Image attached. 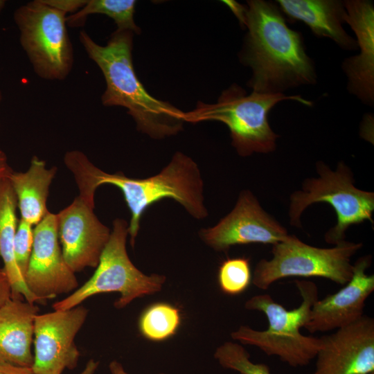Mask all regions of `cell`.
Segmentation results:
<instances>
[{"label":"cell","mask_w":374,"mask_h":374,"mask_svg":"<svg viewBox=\"0 0 374 374\" xmlns=\"http://www.w3.org/2000/svg\"><path fill=\"white\" fill-rule=\"evenodd\" d=\"M64 162L75 178L78 196L91 206L94 207V195L99 186L111 184L121 190L130 213L128 235L132 247L145 210L162 199H174L196 220L208 215L199 166L183 152H176L158 174L143 179L128 177L121 172H105L79 150L66 152Z\"/></svg>","instance_id":"1"},{"label":"cell","mask_w":374,"mask_h":374,"mask_svg":"<svg viewBox=\"0 0 374 374\" xmlns=\"http://www.w3.org/2000/svg\"><path fill=\"white\" fill-rule=\"evenodd\" d=\"M246 33L238 57L251 71L247 86L260 93H283L314 84L317 75L301 33L290 28L276 3L247 1Z\"/></svg>","instance_id":"2"},{"label":"cell","mask_w":374,"mask_h":374,"mask_svg":"<svg viewBox=\"0 0 374 374\" xmlns=\"http://www.w3.org/2000/svg\"><path fill=\"white\" fill-rule=\"evenodd\" d=\"M134 33L116 30L105 45L96 42L85 31L79 41L105 80L101 96L105 107H123L139 132L154 139L177 135L184 129L185 112L168 101L152 96L139 79L133 64Z\"/></svg>","instance_id":"3"},{"label":"cell","mask_w":374,"mask_h":374,"mask_svg":"<svg viewBox=\"0 0 374 374\" xmlns=\"http://www.w3.org/2000/svg\"><path fill=\"white\" fill-rule=\"evenodd\" d=\"M302 302L296 308L287 310L267 294L248 299L244 307L262 312L268 328L257 330L247 326L232 332L231 338L242 344L258 347L266 355L277 356L292 367L305 366L317 355L321 346V337L305 336L300 332L308 323L311 308L319 299L317 285L310 280H295Z\"/></svg>","instance_id":"4"},{"label":"cell","mask_w":374,"mask_h":374,"mask_svg":"<svg viewBox=\"0 0 374 374\" xmlns=\"http://www.w3.org/2000/svg\"><path fill=\"white\" fill-rule=\"evenodd\" d=\"M284 100L312 105V102L301 96L254 91L247 94L240 85L233 84L221 93L216 103L197 102L193 110L185 112V121L191 123L212 121L224 123L230 132L233 147L241 157L270 153L276 148L278 135L270 127L268 114Z\"/></svg>","instance_id":"5"},{"label":"cell","mask_w":374,"mask_h":374,"mask_svg":"<svg viewBox=\"0 0 374 374\" xmlns=\"http://www.w3.org/2000/svg\"><path fill=\"white\" fill-rule=\"evenodd\" d=\"M318 177L304 180L302 188L290 195L288 215L292 226L301 227L303 212L314 203L330 204L337 215V224L324 236L327 243L337 244L344 240L347 229L353 224L369 221L373 224L374 193L357 188L353 173L344 162L335 170L323 161L316 163Z\"/></svg>","instance_id":"6"},{"label":"cell","mask_w":374,"mask_h":374,"mask_svg":"<svg viewBox=\"0 0 374 374\" xmlns=\"http://www.w3.org/2000/svg\"><path fill=\"white\" fill-rule=\"evenodd\" d=\"M128 223L122 218L113 221L110 237L93 276L69 296L53 303L55 310H64L80 305L96 294L118 292L115 308L121 309L135 299L155 294L166 281L163 275H146L130 259L126 242Z\"/></svg>","instance_id":"7"},{"label":"cell","mask_w":374,"mask_h":374,"mask_svg":"<svg viewBox=\"0 0 374 374\" xmlns=\"http://www.w3.org/2000/svg\"><path fill=\"white\" fill-rule=\"evenodd\" d=\"M362 247L361 242L344 240L333 247L320 248L288 235L272 245L270 260L257 263L251 282L262 290L278 280L293 276L321 277L344 285L353 276L351 258Z\"/></svg>","instance_id":"8"},{"label":"cell","mask_w":374,"mask_h":374,"mask_svg":"<svg viewBox=\"0 0 374 374\" xmlns=\"http://www.w3.org/2000/svg\"><path fill=\"white\" fill-rule=\"evenodd\" d=\"M13 19L35 74L46 80H64L74 62L66 15L42 0H34L17 8Z\"/></svg>","instance_id":"9"},{"label":"cell","mask_w":374,"mask_h":374,"mask_svg":"<svg viewBox=\"0 0 374 374\" xmlns=\"http://www.w3.org/2000/svg\"><path fill=\"white\" fill-rule=\"evenodd\" d=\"M288 235L287 229L262 208L249 190L240 192L233 208L215 225L199 232L206 244L223 252L238 244L274 245Z\"/></svg>","instance_id":"10"},{"label":"cell","mask_w":374,"mask_h":374,"mask_svg":"<svg viewBox=\"0 0 374 374\" xmlns=\"http://www.w3.org/2000/svg\"><path fill=\"white\" fill-rule=\"evenodd\" d=\"M87 314V309L80 305L36 315L32 366L36 374H62L76 367L80 353L75 338Z\"/></svg>","instance_id":"11"},{"label":"cell","mask_w":374,"mask_h":374,"mask_svg":"<svg viewBox=\"0 0 374 374\" xmlns=\"http://www.w3.org/2000/svg\"><path fill=\"white\" fill-rule=\"evenodd\" d=\"M33 245L25 282L37 302L75 291L78 282L60 247L56 214L50 211L33 229Z\"/></svg>","instance_id":"12"},{"label":"cell","mask_w":374,"mask_h":374,"mask_svg":"<svg viewBox=\"0 0 374 374\" xmlns=\"http://www.w3.org/2000/svg\"><path fill=\"white\" fill-rule=\"evenodd\" d=\"M79 196L56 214L57 235L64 260L75 274L98 266L111 231Z\"/></svg>","instance_id":"13"},{"label":"cell","mask_w":374,"mask_h":374,"mask_svg":"<svg viewBox=\"0 0 374 374\" xmlns=\"http://www.w3.org/2000/svg\"><path fill=\"white\" fill-rule=\"evenodd\" d=\"M313 374H370L374 373V319H359L321 337Z\"/></svg>","instance_id":"14"},{"label":"cell","mask_w":374,"mask_h":374,"mask_svg":"<svg viewBox=\"0 0 374 374\" xmlns=\"http://www.w3.org/2000/svg\"><path fill=\"white\" fill-rule=\"evenodd\" d=\"M371 256L358 258L350 280L338 292L313 304L304 328L311 333L337 330L363 316L365 302L374 291V276L366 274Z\"/></svg>","instance_id":"15"},{"label":"cell","mask_w":374,"mask_h":374,"mask_svg":"<svg viewBox=\"0 0 374 374\" xmlns=\"http://www.w3.org/2000/svg\"><path fill=\"white\" fill-rule=\"evenodd\" d=\"M346 10L345 21L357 37L360 53L342 63L348 92L364 104H374V6L368 0L344 1Z\"/></svg>","instance_id":"16"},{"label":"cell","mask_w":374,"mask_h":374,"mask_svg":"<svg viewBox=\"0 0 374 374\" xmlns=\"http://www.w3.org/2000/svg\"><path fill=\"white\" fill-rule=\"evenodd\" d=\"M38 309L35 303L12 297L0 307V363L32 367Z\"/></svg>","instance_id":"17"},{"label":"cell","mask_w":374,"mask_h":374,"mask_svg":"<svg viewBox=\"0 0 374 374\" xmlns=\"http://www.w3.org/2000/svg\"><path fill=\"white\" fill-rule=\"evenodd\" d=\"M276 3L289 19L305 24L315 36L326 37L344 50H357L356 39L344 30L346 10L339 0H277Z\"/></svg>","instance_id":"18"},{"label":"cell","mask_w":374,"mask_h":374,"mask_svg":"<svg viewBox=\"0 0 374 374\" xmlns=\"http://www.w3.org/2000/svg\"><path fill=\"white\" fill-rule=\"evenodd\" d=\"M56 172V167L47 168L44 160L34 156L26 172L12 170L8 177L17 197L21 219L32 226L39 224L48 212L49 188Z\"/></svg>","instance_id":"19"},{"label":"cell","mask_w":374,"mask_h":374,"mask_svg":"<svg viewBox=\"0 0 374 374\" xmlns=\"http://www.w3.org/2000/svg\"><path fill=\"white\" fill-rule=\"evenodd\" d=\"M17 201L8 178L0 179V258L9 280L12 297L37 303L30 292L18 267L14 251V240L18 225Z\"/></svg>","instance_id":"20"},{"label":"cell","mask_w":374,"mask_h":374,"mask_svg":"<svg viewBox=\"0 0 374 374\" xmlns=\"http://www.w3.org/2000/svg\"><path fill=\"white\" fill-rule=\"evenodd\" d=\"M136 4L134 0H87L82 9L66 16V25L73 28L82 26L89 15L101 14L114 21L116 30L139 35L141 30L134 19Z\"/></svg>","instance_id":"21"},{"label":"cell","mask_w":374,"mask_h":374,"mask_svg":"<svg viewBox=\"0 0 374 374\" xmlns=\"http://www.w3.org/2000/svg\"><path fill=\"white\" fill-rule=\"evenodd\" d=\"M180 322L177 308L168 303H158L143 312L139 319V329L146 339L160 341L174 335Z\"/></svg>","instance_id":"22"},{"label":"cell","mask_w":374,"mask_h":374,"mask_svg":"<svg viewBox=\"0 0 374 374\" xmlns=\"http://www.w3.org/2000/svg\"><path fill=\"white\" fill-rule=\"evenodd\" d=\"M217 280L221 291L226 294L244 292L252 280L249 259L238 257L224 260L218 269Z\"/></svg>","instance_id":"23"},{"label":"cell","mask_w":374,"mask_h":374,"mask_svg":"<svg viewBox=\"0 0 374 374\" xmlns=\"http://www.w3.org/2000/svg\"><path fill=\"white\" fill-rule=\"evenodd\" d=\"M214 357L222 367L240 374H271L267 364L253 363L249 353L237 343L224 342L217 348Z\"/></svg>","instance_id":"24"},{"label":"cell","mask_w":374,"mask_h":374,"mask_svg":"<svg viewBox=\"0 0 374 374\" xmlns=\"http://www.w3.org/2000/svg\"><path fill=\"white\" fill-rule=\"evenodd\" d=\"M33 226L20 219L14 240V251L17 264L25 280L33 245Z\"/></svg>","instance_id":"25"},{"label":"cell","mask_w":374,"mask_h":374,"mask_svg":"<svg viewBox=\"0 0 374 374\" xmlns=\"http://www.w3.org/2000/svg\"><path fill=\"white\" fill-rule=\"evenodd\" d=\"M48 6L54 8L66 15L73 14L82 9L87 0H42Z\"/></svg>","instance_id":"26"},{"label":"cell","mask_w":374,"mask_h":374,"mask_svg":"<svg viewBox=\"0 0 374 374\" xmlns=\"http://www.w3.org/2000/svg\"><path fill=\"white\" fill-rule=\"evenodd\" d=\"M12 297L11 286L3 268L0 266V307Z\"/></svg>","instance_id":"27"},{"label":"cell","mask_w":374,"mask_h":374,"mask_svg":"<svg viewBox=\"0 0 374 374\" xmlns=\"http://www.w3.org/2000/svg\"><path fill=\"white\" fill-rule=\"evenodd\" d=\"M0 374H36L32 367L0 363Z\"/></svg>","instance_id":"28"},{"label":"cell","mask_w":374,"mask_h":374,"mask_svg":"<svg viewBox=\"0 0 374 374\" xmlns=\"http://www.w3.org/2000/svg\"><path fill=\"white\" fill-rule=\"evenodd\" d=\"M224 3L229 6L231 10L233 13L235 15L238 19L240 24L244 26L245 14L247 7L246 6L242 5L235 1H222Z\"/></svg>","instance_id":"29"},{"label":"cell","mask_w":374,"mask_h":374,"mask_svg":"<svg viewBox=\"0 0 374 374\" xmlns=\"http://www.w3.org/2000/svg\"><path fill=\"white\" fill-rule=\"evenodd\" d=\"M12 170L8 163L7 155L0 149V179L8 178Z\"/></svg>","instance_id":"30"},{"label":"cell","mask_w":374,"mask_h":374,"mask_svg":"<svg viewBox=\"0 0 374 374\" xmlns=\"http://www.w3.org/2000/svg\"><path fill=\"white\" fill-rule=\"evenodd\" d=\"M99 366V362L93 359H89L84 369L79 374H94Z\"/></svg>","instance_id":"31"},{"label":"cell","mask_w":374,"mask_h":374,"mask_svg":"<svg viewBox=\"0 0 374 374\" xmlns=\"http://www.w3.org/2000/svg\"><path fill=\"white\" fill-rule=\"evenodd\" d=\"M109 368L111 374H128L123 367L122 364L118 362L112 361L109 365ZM164 374V373H160Z\"/></svg>","instance_id":"32"},{"label":"cell","mask_w":374,"mask_h":374,"mask_svg":"<svg viewBox=\"0 0 374 374\" xmlns=\"http://www.w3.org/2000/svg\"><path fill=\"white\" fill-rule=\"evenodd\" d=\"M6 4V1L0 0V14L1 13V12L4 9Z\"/></svg>","instance_id":"33"},{"label":"cell","mask_w":374,"mask_h":374,"mask_svg":"<svg viewBox=\"0 0 374 374\" xmlns=\"http://www.w3.org/2000/svg\"><path fill=\"white\" fill-rule=\"evenodd\" d=\"M2 99H3V94H2V91L0 89V103H1V100H2Z\"/></svg>","instance_id":"34"},{"label":"cell","mask_w":374,"mask_h":374,"mask_svg":"<svg viewBox=\"0 0 374 374\" xmlns=\"http://www.w3.org/2000/svg\"><path fill=\"white\" fill-rule=\"evenodd\" d=\"M370 374H374V373H370Z\"/></svg>","instance_id":"35"}]
</instances>
